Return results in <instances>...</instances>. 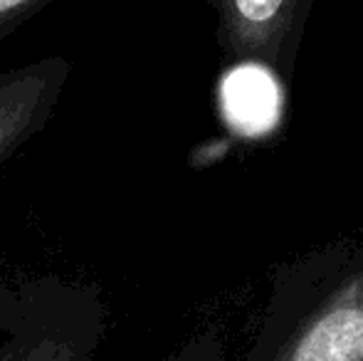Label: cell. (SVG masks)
Segmentation results:
<instances>
[{
	"instance_id": "obj_1",
	"label": "cell",
	"mask_w": 363,
	"mask_h": 361,
	"mask_svg": "<svg viewBox=\"0 0 363 361\" xmlns=\"http://www.w3.org/2000/svg\"><path fill=\"white\" fill-rule=\"evenodd\" d=\"M242 361H363V240H341L274 279Z\"/></svg>"
},
{
	"instance_id": "obj_2",
	"label": "cell",
	"mask_w": 363,
	"mask_h": 361,
	"mask_svg": "<svg viewBox=\"0 0 363 361\" xmlns=\"http://www.w3.org/2000/svg\"><path fill=\"white\" fill-rule=\"evenodd\" d=\"M104 327L96 284L60 274L0 279V361H94Z\"/></svg>"
},
{
	"instance_id": "obj_3",
	"label": "cell",
	"mask_w": 363,
	"mask_h": 361,
	"mask_svg": "<svg viewBox=\"0 0 363 361\" xmlns=\"http://www.w3.org/2000/svg\"><path fill=\"white\" fill-rule=\"evenodd\" d=\"M311 0H213L225 60L289 82Z\"/></svg>"
},
{
	"instance_id": "obj_4",
	"label": "cell",
	"mask_w": 363,
	"mask_h": 361,
	"mask_svg": "<svg viewBox=\"0 0 363 361\" xmlns=\"http://www.w3.org/2000/svg\"><path fill=\"white\" fill-rule=\"evenodd\" d=\"M69 74L72 62L62 55L0 72V166L48 126Z\"/></svg>"
},
{
	"instance_id": "obj_5",
	"label": "cell",
	"mask_w": 363,
	"mask_h": 361,
	"mask_svg": "<svg viewBox=\"0 0 363 361\" xmlns=\"http://www.w3.org/2000/svg\"><path fill=\"white\" fill-rule=\"evenodd\" d=\"M163 361H230V359L225 354L223 339H218V334L213 332H206L188 339L186 344H181L176 352L168 354Z\"/></svg>"
},
{
	"instance_id": "obj_6",
	"label": "cell",
	"mask_w": 363,
	"mask_h": 361,
	"mask_svg": "<svg viewBox=\"0 0 363 361\" xmlns=\"http://www.w3.org/2000/svg\"><path fill=\"white\" fill-rule=\"evenodd\" d=\"M55 0H0V40L25 25L35 13L48 8Z\"/></svg>"
}]
</instances>
